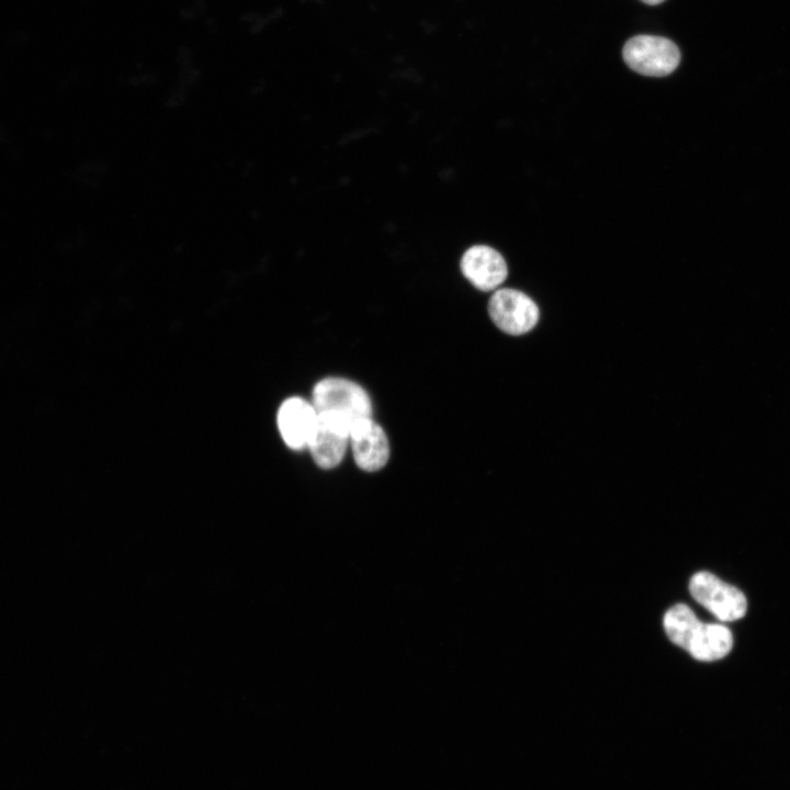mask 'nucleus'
<instances>
[{"instance_id":"1","label":"nucleus","mask_w":790,"mask_h":790,"mask_svg":"<svg viewBox=\"0 0 790 790\" xmlns=\"http://www.w3.org/2000/svg\"><path fill=\"white\" fill-rule=\"evenodd\" d=\"M664 629L673 643L699 661L720 659L733 646L732 633L725 625L699 621L684 603L675 605L666 612Z\"/></svg>"},{"instance_id":"2","label":"nucleus","mask_w":790,"mask_h":790,"mask_svg":"<svg viewBox=\"0 0 790 790\" xmlns=\"http://www.w3.org/2000/svg\"><path fill=\"white\" fill-rule=\"evenodd\" d=\"M312 404L317 414L339 415L351 426L372 418L369 394L356 382L343 377H325L318 381L313 388Z\"/></svg>"},{"instance_id":"3","label":"nucleus","mask_w":790,"mask_h":790,"mask_svg":"<svg viewBox=\"0 0 790 790\" xmlns=\"http://www.w3.org/2000/svg\"><path fill=\"white\" fill-rule=\"evenodd\" d=\"M623 59L634 71L650 77H664L673 72L680 52L670 40L653 35H637L623 47Z\"/></svg>"},{"instance_id":"4","label":"nucleus","mask_w":790,"mask_h":790,"mask_svg":"<svg viewBox=\"0 0 790 790\" xmlns=\"http://www.w3.org/2000/svg\"><path fill=\"white\" fill-rule=\"evenodd\" d=\"M689 591L696 601L724 622L741 619L747 610L746 598L740 589L708 572L691 577Z\"/></svg>"},{"instance_id":"5","label":"nucleus","mask_w":790,"mask_h":790,"mask_svg":"<svg viewBox=\"0 0 790 790\" xmlns=\"http://www.w3.org/2000/svg\"><path fill=\"white\" fill-rule=\"evenodd\" d=\"M493 323L509 335L527 334L539 320V308L527 294L515 289L496 290L488 301Z\"/></svg>"},{"instance_id":"6","label":"nucleus","mask_w":790,"mask_h":790,"mask_svg":"<svg viewBox=\"0 0 790 790\" xmlns=\"http://www.w3.org/2000/svg\"><path fill=\"white\" fill-rule=\"evenodd\" d=\"M351 424L343 417L331 414H317V420L307 448L316 465L324 470L338 466L350 444Z\"/></svg>"},{"instance_id":"7","label":"nucleus","mask_w":790,"mask_h":790,"mask_svg":"<svg viewBox=\"0 0 790 790\" xmlns=\"http://www.w3.org/2000/svg\"><path fill=\"white\" fill-rule=\"evenodd\" d=\"M460 269L473 286L486 292L496 290L508 275L504 257L486 245L470 247L460 260Z\"/></svg>"},{"instance_id":"8","label":"nucleus","mask_w":790,"mask_h":790,"mask_svg":"<svg viewBox=\"0 0 790 790\" xmlns=\"http://www.w3.org/2000/svg\"><path fill=\"white\" fill-rule=\"evenodd\" d=\"M354 462L365 472L384 467L390 458V443L383 428L372 418L356 422L350 431Z\"/></svg>"},{"instance_id":"9","label":"nucleus","mask_w":790,"mask_h":790,"mask_svg":"<svg viewBox=\"0 0 790 790\" xmlns=\"http://www.w3.org/2000/svg\"><path fill=\"white\" fill-rule=\"evenodd\" d=\"M316 420L317 413L313 404L297 396L285 399L276 415L280 435L293 450L307 448Z\"/></svg>"},{"instance_id":"10","label":"nucleus","mask_w":790,"mask_h":790,"mask_svg":"<svg viewBox=\"0 0 790 790\" xmlns=\"http://www.w3.org/2000/svg\"><path fill=\"white\" fill-rule=\"evenodd\" d=\"M642 1L646 4L655 5V4L663 2L664 0H642Z\"/></svg>"}]
</instances>
